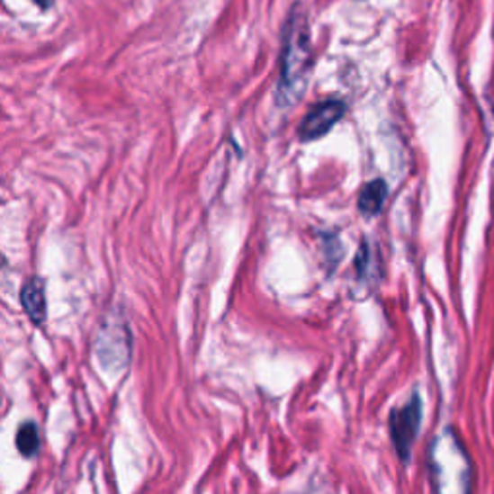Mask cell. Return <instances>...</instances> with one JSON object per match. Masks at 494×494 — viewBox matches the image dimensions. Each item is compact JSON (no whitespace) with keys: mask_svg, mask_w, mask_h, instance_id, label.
<instances>
[{"mask_svg":"<svg viewBox=\"0 0 494 494\" xmlns=\"http://www.w3.org/2000/svg\"><path fill=\"white\" fill-rule=\"evenodd\" d=\"M128 328L122 323H106L97 340V354L104 367L122 364L128 359Z\"/></svg>","mask_w":494,"mask_h":494,"instance_id":"4","label":"cell"},{"mask_svg":"<svg viewBox=\"0 0 494 494\" xmlns=\"http://www.w3.org/2000/svg\"><path fill=\"white\" fill-rule=\"evenodd\" d=\"M344 112L346 104L342 101L320 103L303 118V122L300 124V138L303 141H313L327 136L332 126H337L340 122Z\"/></svg>","mask_w":494,"mask_h":494,"instance_id":"3","label":"cell"},{"mask_svg":"<svg viewBox=\"0 0 494 494\" xmlns=\"http://www.w3.org/2000/svg\"><path fill=\"white\" fill-rule=\"evenodd\" d=\"M386 193H389V188H386V184L382 180H373V182L365 184L362 193H359V202H357L362 215L375 217L384 203Z\"/></svg>","mask_w":494,"mask_h":494,"instance_id":"6","label":"cell"},{"mask_svg":"<svg viewBox=\"0 0 494 494\" xmlns=\"http://www.w3.org/2000/svg\"><path fill=\"white\" fill-rule=\"evenodd\" d=\"M33 3L41 10H49L52 6V3H55V0H33Z\"/></svg>","mask_w":494,"mask_h":494,"instance_id":"8","label":"cell"},{"mask_svg":"<svg viewBox=\"0 0 494 494\" xmlns=\"http://www.w3.org/2000/svg\"><path fill=\"white\" fill-rule=\"evenodd\" d=\"M16 445L23 456H28V458L35 456L39 450V433H37V427L33 423H23L20 427L18 436H16Z\"/></svg>","mask_w":494,"mask_h":494,"instance_id":"7","label":"cell"},{"mask_svg":"<svg viewBox=\"0 0 494 494\" xmlns=\"http://www.w3.org/2000/svg\"><path fill=\"white\" fill-rule=\"evenodd\" d=\"M421 419H423V404L418 392H413L411 400L406 406L396 408L391 413V419H389L391 438H392L398 458L404 463H408L411 458V448L419 435Z\"/></svg>","mask_w":494,"mask_h":494,"instance_id":"2","label":"cell"},{"mask_svg":"<svg viewBox=\"0 0 494 494\" xmlns=\"http://www.w3.org/2000/svg\"><path fill=\"white\" fill-rule=\"evenodd\" d=\"M311 60L310 25H307L303 12L293 10L288 20L283 70H280L276 91V101L280 104H293L300 99V95H303L307 77H310L311 72Z\"/></svg>","mask_w":494,"mask_h":494,"instance_id":"1","label":"cell"},{"mask_svg":"<svg viewBox=\"0 0 494 494\" xmlns=\"http://www.w3.org/2000/svg\"><path fill=\"white\" fill-rule=\"evenodd\" d=\"M22 305L25 313L31 319V323L41 327L47 320V296L43 278L33 276L25 283L22 290Z\"/></svg>","mask_w":494,"mask_h":494,"instance_id":"5","label":"cell"}]
</instances>
